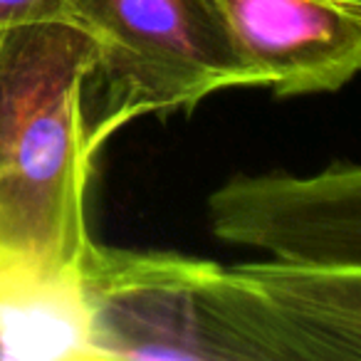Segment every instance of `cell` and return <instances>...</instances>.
<instances>
[{"label":"cell","instance_id":"cell-1","mask_svg":"<svg viewBox=\"0 0 361 361\" xmlns=\"http://www.w3.org/2000/svg\"><path fill=\"white\" fill-rule=\"evenodd\" d=\"M116 126L82 27L0 30V359H90L80 265L94 161Z\"/></svg>","mask_w":361,"mask_h":361},{"label":"cell","instance_id":"cell-2","mask_svg":"<svg viewBox=\"0 0 361 361\" xmlns=\"http://www.w3.org/2000/svg\"><path fill=\"white\" fill-rule=\"evenodd\" d=\"M75 20L94 42L99 109L116 129L260 90L211 0H77Z\"/></svg>","mask_w":361,"mask_h":361},{"label":"cell","instance_id":"cell-3","mask_svg":"<svg viewBox=\"0 0 361 361\" xmlns=\"http://www.w3.org/2000/svg\"><path fill=\"white\" fill-rule=\"evenodd\" d=\"M216 238L272 260L361 267V169L334 161L310 176H235L208 196Z\"/></svg>","mask_w":361,"mask_h":361},{"label":"cell","instance_id":"cell-4","mask_svg":"<svg viewBox=\"0 0 361 361\" xmlns=\"http://www.w3.org/2000/svg\"><path fill=\"white\" fill-rule=\"evenodd\" d=\"M243 65L275 97L331 94L361 65V0H211Z\"/></svg>","mask_w":361,"mask_h":361},{"label":"cell","instance_id":"cell-5","mask_svg":"<svg viewBox=\"0 0 361 361\" xmlns=\"http://www.w3.org/2000/svg\"><path fill=\"white\" fill-rule=\"evenodd\" d=\"M77 0H0V30L42 23H67L75 20Z\"/></svg>","mask_w":361,"mask_h":361}]
</instances>
